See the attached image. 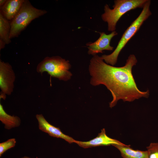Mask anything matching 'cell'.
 Instances as JSON below:
<instances>
[{
  "label": "cell",
  "mask_w": 158,
  "mask_h": 158,
  "mask_svg": "<svg viewBox=\"0 0 158 158\" xmlns=\"http://www.w3.org/2000/svg\"><path fill=\"white\" fill-rule=\"evenodd\" d=\"M25 0H7L0 7V13L7 20L11 21L20 10Z\"/></svg>",
  "instance_id": "obj_10"
},
{
  "label": "cell",
  "mask_w": 158,
  "mask_h": 158,
  "mask_svg": "<svg viewBox=\"0 0 158 158\" xmlns=\"http://www.w3.org/2000/svg\"><path fill=\"white\" fill-rule=\"evenodd\" d=\"M0 121L4 125V128L9 130L19 126L21 123L20 118L17 116H11L4 110L3 107L0 103Z\"/></svg>",
  "instance_id": "obj_12"
},
{
  "label": "cell",
  "mask_w": 158,
  "mask_h": 158,
  "mask_svg": "<svg viewBox=\"0 0 158 158\" xmlns=\"http://www.w3.org/2000/svg\"><path fill=\"white\" fill-rule=\"evenodd\" d=\"M137 60L133 54L130 55L125 65L116 67L105 62L102 57L95 55L90 60L89 71L91 77L90 83L94 86L102 84L110 91L113 97L109 107L115 106L118 101L131 102L142 97L147 98L149 91L140 90L132 73V68Z\"/></svg>",
  "instance_id": "obj_1"
},
{
  "label": "cell",
  "mask_w": 158,
  "mask_h": 158,
  "mask_svg": "<svg viewBox=\"0 0 158 158\" xmlns=\"http://www.w3.org/2000/svg\"><path fill=\"white\" fill-rule=\"evenodd\" d=\"M147 0H116L113 8L111 9L106 4L104 6V12L101 16L103 21L108 24V30L115 31L116 24L120 18L131 10L143 8Z\"/></svg>",
  "instance_id": "obj_3"
},
{
  "label": "cell",
  "mask_w": 158,
  "mask_h": 158,
  "mask_svg": "<svg viewBox=\"0 0 158 158\" xmlns=\"http://www.w3.org/2000/svg\"><path fill=\"white\" fill-rule=\"evenodd\" d=\"M74 143L84 148L101 146L125 145L118 140L111 138L107 136L105 128L102 129L101 132L99 133L98 135L92 140L87 141L75 140Z\"/></svg>",
  "instance_id": "obj_8"
},
{
  "label": "cell",
  "mask_w": 158,
  "mask_h": 158,
  "mask_svg": "<svg viewBox=\"0 0 158 158\" xmlns=\"http://www.w3.org/2000/svg\"><path fill=\"white\" fill-rule=\"evenodd\" d=\"M71 67L69 61L59 56H47L38 64L36 71L41 74L47 72L51 77L67 81L72 76L69 71Z\"/></svg>",
  "instance_id": "obj_5"
},
{
  "label": "cell",
  "mask_w": 158,
  "mask_h": 158,
  "mask_svg": "<svg viewBox=\"0 0 158 158\" xmlns=\"http://www.w3.org/2000/svg\"><path fill=\"white\" fill-rule=\"evenodd\" d=\"M16 142L14 138H11L0 143V157L8 150L14 147Z\"/></svg>",
  "instance_id": "obj_14"
},
{
  "label": "cell",
  "mask_w": 158,
  "mask_h": 158,
  "mask_svg": "<svg viewBox=\"0 0 158 158\" xmlns=\"http://www.w3.org/2000/svg\"><path fill=\"white\" fill-rule=\"evenodd\" d=\"M15 74L11 65L0 60V99L5 100L6 95H10L13 91Z\"/></svg>",
  "instance_id": "obj_6"
},
{
  "label": "cell",
  "mask_w": 158,
  "mask_h": 158,
  "mask_svg": "<svg viewBox=\"0 0 158 158\" xmlns=\"http://www.w3.org/2000/svg\"><path fill=\"white\" fill-rule=\"evenodd\" d=\"M120 152L123 158H148L147 151L135 150L130 145H114Z\"/></svg>",
  "instance_id": "obj_11"
},
{
  "label": "cell",
  "mask_w": 158,
  "mask_h": 158,
  "mask_svg": "<svg viewBox=\"0 0 158 158\" xmlns=\"http://www.w3.org/2000/svg\"><path fill=\"white\" fill-rule=\"evenodd\" d=\"M36 117L38 121L39 128L42 131L47 133L51 136L62 139L69 143L75 142V140L64 134L59 128L49 123L42 114H36Z\"/></svg>",
  "instance_id": "obj_9"
},
{
  "label": "cell",
  "mask_w": 158,
  "mask_h": 158,
  "mask_svg": "<svg viewBox=\"0 0 158 158\" xmlns=\"http://www.w3.org/2000/svg\"><path fill=\"white\" fill-rule=\"evenodd\" d=\"M146 148L148 158H158V142H151Z\"/></svg>",
  "instance_id": "obj_15"
},
{
  "label": "cell",
  "mask_w": 158,
  "mask_h": 158,
  "mask_svg": "<svg viewBox=\"0 0 158 158\" xmlns=\"http://www.w3.org/2000/svg\"><path fill=\"white\" fill-rule=\"evenodd\" d=\"M20 158H31L28 157V156H25Z\"/></svg>",
  "instance_id": "obj_18"
},
{
  "label": "cell",
  "mask_w": 158,
  "mask_h": 158,
  "mask_svg": "<svg viewBox=\"0 0 158 158\" xmlns=\"http://www.w3.org/2000/svg\"><path fill=\"white\" fill-rule=\"evenodd\" d=\"M11 29L10 21L6 19L0 13V40L4 42L6 44L11 42L10 37Z\"/></svg>",
  "instance_id": "obj_13"
},
{
  "label": "cell",
  "mask_w": 158,
  "mask_h": 158,
  "mask_svg": "<svg viewBox=\"0 0 158 158\" xmlns=\"http://www.w3.org/2000/svg\"><path fill=\"white\" fill-rule=\"evenodd\" d=\"M7 0H0V6H2L4 5L6 2Z\"/></svg>",
  "instance_id": "obj_17"
},
{
  "label": "cell",
  "mask_w": 158,
  "mask_h": 158,
  "mask_svg": "<svg viewBox=\"0 0 158 158\" xmlns=\"http://www.w3.org/2000/svg\"><path fill=\"white\" fill-rule=\"evenodd\" d=\"M6 44L3 41L0 40V50L4 48Z\"/></svg>",
  "instance_id": "obj_16"
},
{
  "label": "cell",
  "mask_w": 158,
  "mask_h": 158,
  "mask_svg": "<svg viewBox=\"0 0 158 158\" xmlns=\"http://www.w3.org/2000/svg\"><path fill=\"white\" fill-rule=\"evenodd\" d=\"M100 37L94 42H89L86 44L88 46V53L93 56L99 53H103L104 50L111 51L114 47L110 45V42L113 37L118 34L115 31H113L109 34L104 32H100Z\"/></svg>",
  "instance_id": "obj_7"
},
{
  "label": "cell",
  "mask_w": 158,
  "mask_h": 158,
  "mask_svg": "<svg viewBox=\"0 0 158 158\" xmlns=\"http://www.w3.org/2000/svg\"><path fill=\"white\" fill-rule=\"evenodd\" d=\"M47 12L35 7L29 1L25 0L18 12L10 21V38L18 37L32 20Z\"/></svg>",
  "instance_id": "obj_4"
},
{
  "label": "cell",
  "mask_w": 158,
  "mask_h": 158,
  "mask_svg": "<svg viewBox=\"0 0 158 158\" xmlns=\"http://www.w3.org/2000/svg\"><path fill=\"white\" fill-rule=\"evenodd\" d=\"M150 1L147 0L138 17L124 32L116 47L112 53L109 55H103L101 56L106 63L112 66L116 63L121 51L138 31L144 22L152 14L150 8Z\"/></svg>",
  "instance_id": "obj_2"
}]
</instances>
